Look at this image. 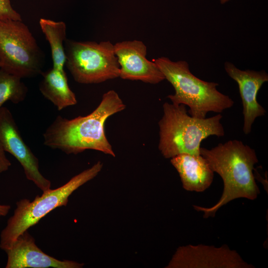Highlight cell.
<instances>
[{
	"instance_id": "52a82bcc",
	"label": "cell",
	"mask_w": 268,
	"mask_h": 268,
	"mask_svg": "<svg viewBox=\"0 0 268 268\" xmlns=\"http://www.w3.org/2000/svg\"><path fill=\"white\" fill-rule=\"evenodd\" d=\"M0 68L21 78L41 72V50L22 20H0Z\"/></svg>"
},
{
	"instance_id": "30bf717a",
	"label": "cell",
	"mask_w": 268,
	"mask_h": 268,
	"mask_svg": "<svg viewBox=\"0 0 268 268\" xmlns=\"http://www.w3.org/2000/svg\"><path fill=\"white\" fill-rule=\"evenodd\" d=\"M120 65V77L124 79L140 80L157 84L165 77L157 65L146 58L147 48L140 41H125L114 45Z\"/></svg>"
},
{
	"instance_id": "5bb4252c",
	"label": "cell",
	"mask_w": 268,
	"mask_h": 268,
	"mask_svg": "<svg viewBox=\"0 0 268 268\" xmlns=\"http://www.w3.org/2000/svg\"><path fill=\"white\" fill-rule=\"evenodd\" d=\"M39 89L42 95L59 111L77 103L75 95L68 86L64 69L53 67L45 72Z\"/></svg>"
},
{
	"instance_id": "7a4b0ae2",
	"label": "cell",
	"mask_w": 268,
	"mask_h": 268,
	"mask_svg": "<svg viewBox=\"0 0 268 268\" xmlns=\"http://www.w3.org/2000/svg\"><path fill=\"white\" fill-rule=\"evenodd\" d=\"M204 157L214 172L222 178L224 188L219 200L210 207L194 205L204 213L203 218L214 217L217 211L229 202L239 198L256 199L260 193L253 173L258 162L255 150L242 141L229 140L209 149L201 147Z\"/></svg>"
},
{
	"instance_id": "277c9868",
	"label": "cell",
	"mask_w": 268,
	"mask_h": 268,
	"mask_svg": "<svg viewBox=\"0 0 268 268\" xmlns=\"http://www.w3.org/2000/svg\"><path fill=\"white\" fill-rule=\"evenodd\" d=\"M154 62L174 89L175 93L167 98L173 104L188 106L191 116L204 119L209 112L220 113L233 105L234 102L229 96L217 89L218 83L204 81L194 75L187 62H174L161 57Z\"/></svg>"
},
{
	"instance_id": "3957f363",
	"label": "cell",
	"mask_w": 268,
	"mask_h": 268,
	"mask_svg": "<svg viewBox=\"0 0 268 268\" xmlns=\"http://www.w3.org/2000/svg\"><path fill=\"white\" fill-rule=\"evenodd\" d=\"M184 105L165 102L163 115L158 122V149L166 159L181 154L200 155L201 143L210 135H224L220 114L199 119L190 115Z\"/></svg>"
},
{
	"instance_id": "e0dca14e",
	"label": "cell",
	"mask_w": 268,
	"mask_h": 268,
	"mask_svg": "<svg viewBox=\"0 0 268 268\" xmlns=\"http://www.w3.org/2000/svg\"><path fill=\"white\" fill-rule=\"evenodd\" d=\"M22 20L20 15L12 7L10 0H0V20Z\"/></svg>"
},
{
	"instance_id": "ac0fdd59",
	"label": "cell",
	"mask_w": 268,
	"mask_h": 268,
	"mask_svg": "<svg viewBox=\"0 0 268 268\" xmlns=\"http://www.w3.org/2000/svg\"><path fill=\"white\" fill-rule=\"evenodd\" d=\"M10 166L11 163L6 157L5 151L0 143V174L7 171Z\"/></svg>"
},
{
	"instance_id": "2e32d148",
	"label": "cell",
	"mask_w": 268,
	"mask_h": 268,
	"mask_svg": "<svg viewBox=\"0 0 268 268\" xmlns=\"http://www.w3.org/2000/svg\"><path fill=\"white\" fill-rule=\"evenodd\" d=\"M21 80L0 68V109L7 101L17 104L25 99L28 89Z\"/></svg>"
},
{
	"instance_id": "5b68a950",
	"label": "cell",
	"mask_w": 268,
	"mask_h": 268,
	"mask_svg": "<svg viewBox=\"0 0 268 268\" xmlns=\"http://www.w3.org/2000/svg\"><path fill=\"white\" fill-rule=\"evenodd\" d=\"M102 167L103 163L99 161L64 185L43 192L41 196H37L33 201L23 199L17 201L13 215L1 232L0 248L4 251L9 249L19 235L37 223L50 212L57 207L66 206L71 194L95 178Z\"/></svg>"
},
{
	"instance_id": "6da1fadb",
	"label": "cell",
	"mask_w": 268,
	"mask_h": 268,
	"mask_svg": "<svg viewBox=\"0 0 268 268\" xmlns=\"http://www.w3.org/2000/svg\"><path fill=\"white\" fill-rule=\"evenodd\" d=\"M125 108L118 94L113 90H109L90 114L70 120L57 117L43 134L44 144L67 154L92 149L115 157L105 135V123L109 117Z\"/></svg>"
},
{
	"instance_id": "8992f818",
	"label": "cell",
	"mask_w": 268,
	"mask_h": 268,
	"mask_svg": "<svg viewBox=\"0 0 268 268\" xmlns=\"http://www.w3.org/2000/svg\"><path fill=\"white\" fill-rule=\"evenodd\" d=\"M66 42L65 65L76 82L99 83L120 77V65L110 41Z\"/></svg>"
},
{
	"instance_id": "ffe728a7",
	"label": "cell",
	"mask_w": 268,
	"mask_h": 268,
	"mask_svg": "<svg viewBox=\"0 0 268 268\" xmlns=\"http://www.w3.org/2000/svg\"><path fill=\"white\" fill-rule=\"evenodd\" d=\"M231 0H220V2L221 4H224L227 2H228L229 1H230Z\"/></svg>"
},
{
	"instance_id": "ba28073f",
	"label": "cell",
	"mask_w": 268,
	"mask_h": 268,
	"mask_svg": "<svg viewBox=\"0 0 268 268\" xmlns=\"http://www.w3.org/2000/svg\"><path fill=\"white\" fill-rule=\"evenodd\" d=\"M166 268H254L226 245L199 244L178 248Z\"/></svg>"
},
{
	"instance_id": "44dd1931",
	"label": "cell",
	"mask_w": 268,
	"mask_h": 268,
	"mask_svg": "<svg viewBox=\"0 0 268 268\" xmlns=\"http://www.w3.org/2000/svg\"></svg>"
},
{
	"instance_id": "8fae6325",
	"label": "cell",
	"mask_w": 268,
	"mask_h": 268,
	"mask_svg": "<svg viewBox=\"0 0 268 268\" xmlns=\"http://www.w3.org/2000/svg\"><path fill=\"white\" fill-rule=\"evenodd\" d=\"M224 69L238 84L243 105V131L245 134H248L256 119L266 113L258 102L257 95L263 84L268 81V74L265 70H241L229 62L224 63Z\"/></svg>"
},
{
	"instance_id": "7c38bea8",
	"label": "cell",
	"mask_w": 268,
	"mask_h": 268,
	"mask_svg": "<svg viewBox=\"0 0 268 268\" xmlns=\"http://www.w3.org/2000/svg\"><path fill=\"white\" fill-rule=\"evenodd\" d=\"M5 252L6 268H81L84 266L75 261H61L44 253L28 230L19 235Z\"/></svg>"
},
{
	"instance_id": "4fadbf2b",
	"label": "cell",
	"mask_w": 268,
	"mask_h": 268,
	"mask_svg": "<svg viewBox=\"0 0 268 268\" xmlns=\"http://www.w3.org/2000/svg\"><path fill=\"white\" fill-rule=\"evenodd\" d=\"M181 179L183 188L190 192H202L211 185L214 172L201 154H181L170 159Z\"/></svg>"
},
{
	"instance_id": "9c48e42d",
	"label": "cell",
	"mask_w": 268,
	"mask_h": 268,
	"mask_svg": "<svg viewBox=\"0 0 268 268\" xmlns=\"http://www.w3.org/2000/svg\"><path fill=\"white\" fill-rule=\"evenodd\" d=\"M0 143L20 163L28 180L43 192L51 189V182L39 171L38 158L24 141L10 111L3 106L0 109Z\"/></svg>"
},
{
	"instance_id": "9a60e30c",
	"label": "cell",
	"mask_w": 268,
	"mask_h": 268,
	"mask_svg": "<svg viewBox=\"0 0 268 268\" xmlns=\"http://www.w3.org/2000/svg\"><path fill=\"white\" fill-rule=\"evenodd\" d=\"M39 24L51 50L53 68L64 69L66 55L64 42L66 38V25L63 21L41 18Z\"/></svg>"
},
{
	"instance_id": "d6986e66",
	"label": "cell",
	"mask_w": 268,
	"mask_h": 268,
	"mask_svg": "<svg viewBox=\"0 0 268 268\" xmlns=\"http://www.w3.org/2000/svg\"><path fill=\"white\" fill-rule=\"evenodd\" d=\"M9 205L0 204V216H4L7 214L10 209Z\"/></svg>"
}]
</instances>
